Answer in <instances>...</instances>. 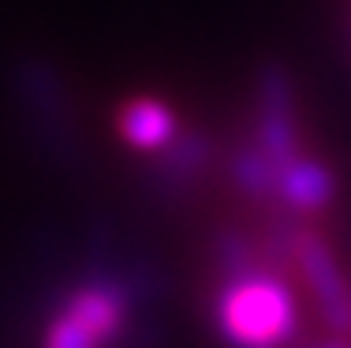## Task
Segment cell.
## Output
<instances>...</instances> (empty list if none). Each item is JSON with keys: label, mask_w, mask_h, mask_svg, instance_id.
I'll return each mask as SVG.
<instances>
[{"label": "cell", "mask_w": 351, "mask_h": 348, "mask_svg": "<svg viewBox=\"0 0 351 348\" xmlns=\"http://www.w3.org/2000/svg\"><path fill=\"white\" fill-rule=\"evenodd\" d=\"M213 161V143L206 131H180L169 146L161 150L154 165V184L157 192H187Z\"/></svg>", "instance_id": "7"}, {"label": "cell", "mask_w": 351, "mask_h": 348, "mask_svg": "<svg viewBox=\"0 0 351 348\" xmlns=\"http://www.w3.org/2000/svg\"><path fill=\"white\" fill-rule=\"evenodd\" d=\"M116 131H120V139L131 150L157 154L180 135V120H176L169 102L138 94V97H128V102L120 105V113H116Z\"/></svg>", "instance_id": "6"}, {"label": "cell", "mask_w": 351, "mask_h": 348, "mask_svg": "<svg viewBox=\"0 0 351 348\" xmlns=\"http://www.w3.org/2000/svg\"><path fill=\"white\" fill-rule=\"evenodd\" d=\"M295 348H351V337L348 334H329L322 341H299Z\"/></svg>", "instance_id": "11"}, {"label": "cell", "mask_w": 351, "mask_h": 348, "mask_svg": "<svg viewBox=\"0 0 351 348\" xmlns=\"http://www.w3.org/2000/svg\"><path fill=\"white\" fill-rule=\"evenodd\" d=\"M213 262H217V273L221 281H232V277H243V273H254V270H265V259L254 244L243 236L239 229H221L213 240Z\"/></svg>", "instance_id": "9"}, {"label": "cell", "mask_w": 351, "mask_h": 348, "mask_svg": "<svg viewBox=\"0 0 351 348\" xmlns=\"http://www.w3.org/2000/svg\"><path fill=\"white\" fill-rule=\"evenodd\" d=\"M41 348H105L101 341H97L94 334H90L82 322H75L68 311H56L53 318H49L45 326V341H41Z\"/></svg>", "instance_id": "10"}, {"label": "cell", "mask_w": 351, "mask_h": 348, "mask_svg": "<svg viewBox=\"0 0 351 348\" xmlns=\"http://www.w3.org/2000/svg\"><path fill=\"white\" fill-rule=\"evenodd\" d=\"M228 176L250 198H273L277 195V165L265 157L262 146H239L228 161Z\"/></svg>", "instance_id": "8"}, {"label": "cell", "mask_w": 351, "mask_h": 348, "mask_svg": "<svg viewBox=\"0 0 351 348\" xmlns=\"http://www.w3.org/2000/svg\"><path fill=\"white\" fill-rule=\"evenodd\" d=\"M217 334L232 348H284L299 345L303 318L295 292L280 270H254L221 281L217 292Z\"/></svg>", "instance_id": "1"}, {"label": "cell", "mask_w": 351, "mask_h": 348, "mask_svg": "<svg viewBox=\"0 0 351 348\" xmlns=\"http://www.w3.org/2000/svg\"><path fill=\"white\" fill-rule=\"evenodd\" d=\"M12 94L19 105L27 128L34 131L38 146L45 157H53L56 165L79 161V124H75L71 94L68 82L56 71V64H49L45 56H23L12 64Z\"/></svg>", "instance_id": "2"}, {"label": "cell", "mask_w": 351, "mask_h": 348, "mask_svg": "<svg viewBox=\"0 0 351 348\" xmlns=\"http://www.w3.org/2000/svg\"><path fill=\"white\" fill-rule=\"evenodd\" d=\"M295 262H299V273H303V281H306V292H311L317 314H322V322L329 326V334H348L351 337V285L344 281V273H340L329 244H325L314 229L303 232Z\"/></svg>", "instance_id": "4"}, {"label": "cell", "mask_w": 351, "mask_h": 348, "mask_svg": "<svg viewBox=\"0 0 351 348\" xmlns=\"http://www.w3.org/2000/svg\"><path fill=\"white\" fill-rule=\"evenodd\" d=\"M337 195V176L325 161L311 154H295L277 169V202L291 213H317Z\"/></svg>", "instance_id": "5"}, {"label": "cell", "mask_w": 351, "mask_h": 348, "mask_svg": "<svg viewBox=\"0 0 351 348\" xmlns=\"http://www.w3.org/2000/svg\"><path fill=\"white\" fill-rule=\"evenodd\" d=\"M258 116H254V135L258 146L265 150L273 165L291 161L295 154H303V135H299V116H295V86L291 76L277 64L262 68L258 76Z\"/></svg>", "instance_id": "3"}]
</instances>
